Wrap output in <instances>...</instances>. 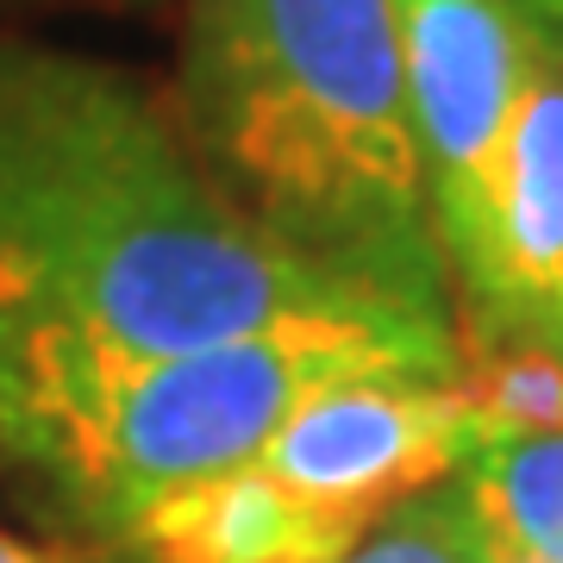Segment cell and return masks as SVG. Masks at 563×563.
Instances as JSON below:
<instances>
[{
    "mask_svg": "<svg viewBox=\"0 0 563 563\" xmlns=\"http://www.w3.org/2000/svg\"><path fill=\"white\" fill-rule=\"evenodd\" d=\"M339 563H495V544L470 514L463 488L444 483L383 514Z\"/></svg>",
    "mask_w": 563,
    "mask_h": 563,
    "instance_id": "cell-10",
    "label": "cell"
},
{
    "mask_svg": "<svg viewBox=\"0 0 563 563\" xmlns=\"http://www.w3.org/2000/svg\"><path fill=\"white\" fill-rule=\"evenodd\" d=\"M0 563H57L51 551H38V544L13 539V532H0Z\"/></svg>",
    "mask_w": 563,
    "mask_h": 563,
    "instance_id": "cell-11",
    "label": "cell"
},
{
    "mask_svg": "<svg viewBox=\"0 0 563 563\" xmlns=\"http://www.w3.org/2000/svg\"><path fill=\"white\" fill-rule=\"evenodd\" d=\"M532 7H539L544 20H558V25H563V0H532Z\"/></svg>",
    "mask_w": 563,
    "mask_h": 563,
    "instance_id": "cell-12",
    "label": "cell"
},
{
    "mask_svg": "<svg viewBox=\"0 0 563 563\" xmlns=\"http://www.w3.org/2000/svg\"><path fill=\"white\" fill-rule=\"evenodd\" d=\"M383 320L413 313L276 251L144 81L0 38V332L188 351Z\"/></svg>",
    "mask_w": 563,
    "mask_h": 563,
    "instance_id": "cell-1",
    "label": "cell"
},
{
    "mask_svg": "<svg viewBox=\"0 0 563 563\" xmlns=\"http://www.w3.org/2000/svg\"><path fill=\"white\" fill-rule=\"evenodd\" d=\"M369 526L282 488L263 463L176 488L125 526V551L144 563H339Z\"/></svg>",
    "mask_w": 563,
    "mask_h": 563,
    "instance_id": "cell-7",
    "label": "cell"
},
{
    "mask_svg": "<svg viewBox=\"0 0 563 563\" xmlns=\"http://www.w3.org/2000/svg\"><path fill=\"white\" fill-rule=\"evenodd\" d=\"M369 376L457 383V332L295 325L188 351L0 332V457L69 520L125 539L176 488L257 463L295 407Z\"/></svg>",
    "mask_w": 563,
    "mask_h": 563,
    "instance_id": "cell-3",
    "label": "cell"
},
{
    "mask_svg": "<svg viewBox=\"0 0 563 563\" xmlns=\"http://www.w3.org/2000/svg\"><path fill=\"white\" fill-rule=\"evenodd\" d=\"M463 344L563 351V51L544 44L476 232L451 251Z\"/></svg>",
    "mask_w": 563,
    "mask_h": 563,
    "instance_id": "cell-6",
    "label": "cell"
},
{
    "mask_svg": "<svg viewBox=\"0 0 563 563\" xmlns=\"http://www.w3.org/2000/svg\"><path fill=\"white\" fill-rule=\"evenodd\" d=\"M395 32L451 269V251L483 220L514 113L551 38L520 13V0H395Z\"/></svg>",
    "mask_w": 563,
    "mask_h": 563,
    "instance_id": "cell-4",
    "label": "cell"
},
{
    "mask_svg": "<svg viewBox=\"0 0 563 563\" xmlns=\"http://www.w3.org/2000/svg\"><path fill=\"white\" fill-rule=\"evenodd\" d=\"M488 439L463 383L369 376L313 395L263 444V470L307 501L376 526L401 501L444 488Z\"/></svg>",
    "mask_w": 563,
    "mask_h": 563,
    "instance_id": "cell-5",
    "label": "cell"
},
{
    "mask_svg": "<svg viewBox=\"0 0 563 563\" xmlns=\"http://www.w3.org/2000/svg\"><path fill=\"white\" fill-rule=\"evenodd\" d=\"M495 563H520V558H495Z\"/></svg>",
    "mask_w": 563,
    "mask_h": 563,
    "instance_id": "cell-13",
    "label": "cell"
},
{
    "mask_svg": "<svg viewBox=\"0 0 563 563\" xmlns=\"http://www.w3.org/2000/svg\"><path fill=\"white\" fill-rule=\"evenodd\" d=\"M457 383L483 413L488 439H558L563 432V351L463 344Z\"/></svg>",
    "mask_w": 563,
    "mask_h": 563,
    "instance_id": "cell-9",
    "label": "cell"
},
{
    "mask_svg": "<svg viewBox=\"0 0 563 563\" xmlns=\"http://www.w3.org/2000/svg\"><path fill=\"white\" fill-rule=\"evenodd\" d=\"M176 120L276 251L457 332L395 0H181Z\"/></svg>",
    "mask_w": 563,
    "mask_h": 563,
    "instance_id": "cell-2",
    "label": "cell"
},
{
    "mask_svg": "<svg viewBox=\"0 0 563 563\" xmlns=\"http://www.w3.org/2000/svg\"><path fill=\"white\" fill-rule=\"evenodd\" d=\"M451 483L483 520L495 558L563 563V432L558 439H495Z\"/></svg>",
    "mask_w": 563,
    "mask_h": 563,
    "instance_id": "cell-8",
    "label": "cell"
}]
</instances>
